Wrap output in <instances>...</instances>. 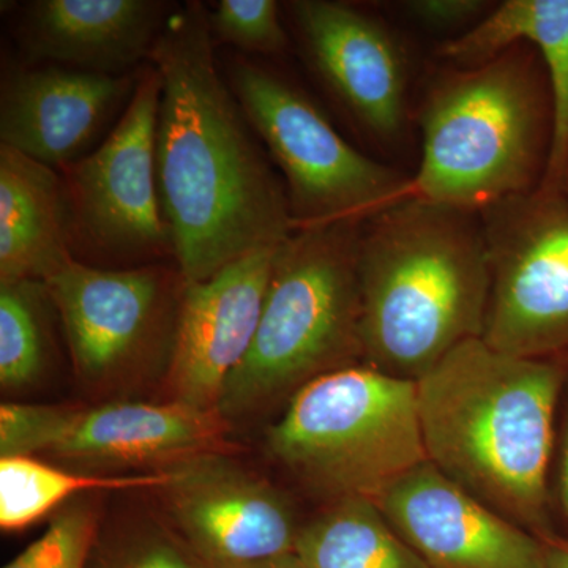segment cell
Instances as JSON below:
<instances>
[{
    "mask_svg": "<svg viewBox=\"0 0 568 568\" xmlns=\"http://www.w3.org/2000/svg\"><path fill=\"white\" fill-rule=\"evenodd\" d=\"M215 58L207 7H175L151 63L162 80L156 181L186 283L294 233L284 183Z\"/></svg>",
    "mask_w": 568,
    "mask_h": 568,
    "instance_id": "cell-1",
    "label": "cell"
},
{
    "mask_svg": "<svg viewBox=\"0 0 568 568\" xmlns=\"http://www.w3.org/2000/svg\"><path fill=\"white\" fill-rule=\"evenodd\" d=\"M567 386L568 361L462 343L417 381L428 462L532 536H556L551 466Z\"/></svg>",
    "mask_w": 568,
    "mask_h": 568,
    "instance_id": "cell-2",
    "label": "cell"
},
{
    "mask_svg": "<svg viewBox=\"0 0 568 568\" xmlns=\"http://www.w3.org/2000/svg\"><path fill=\"white\" fill-rule=\"evenodd\" d=\"M364 364L418 381L452 349L481 338L489 301L480 213L403 200L362 224Z\"/></svg>",
    "mask_w": 568,
    "mask_h": 568,
    "instance_id": "cell-3",
    "label": "cell"
},
{
    "mask_svg": "<svg viewBox=\"0 0 568 568\" xmlns=\"http://www.w3.org/2000/svg\"><path fill=\"white\" fill-rule=\"evenodd\" d=\"M418 125L420 163L405 200L478 212L536 192L552 142V99L540 54L519 41L481 65H452L426 91Z\"/></svg>",
    "mask_w": 568,
    "mask_h": 568,
    "instance_id": "cell-4",
    "label": "cell"
},
{
    "mask_svg": "<svg viewBox=\"0 0 568 568\" xmlns=\"http://www.w3.org/2000/svg\"><path fill=\"white\" fill-rule=\"evenodd\" d=\"M364 223L294 231L278 246L252 346L220 399L227 420L293 396L327 373L364 364L358 280Z\"/></svg>",
    "mask_w": 568,
    "mask_h": 568,
    "instance_id": "cell-5",
    "label": "cell"
},
{
    "mask_svg": "<svg viewBox=\"0 0 568 568\" xmlns=\"http://www.w3.org/2000/svg\"><path fill=\"white\" fill-rule=\"evenodd\" d=\"M267 446L310 488L334 500L375 503L425 463L417 381L366 364L317 377L295 392Z\"/></svg>",
    "mask_w": 568,
    "mask_h": 568,
    "instance_id": "cell-6",
    "label": "cell"
},
{
    "mask_svg": "<svg viewBox=\"0 0 568 568\" xmlns=\"http://www.w3.org/2000/svg\"><path fill=\"white\" fill-rule=\"evenodd\" d=\"M224 77L283 175L294 231L364 223L405 200L410 175L351 145L282 71L235 58Z\"/></svg>",
    "mask_w": 568,
    "mask_h": 568,
    "instance_id": "cell-7",
    "label": "cell"
},
{
    "mask_svg": "<svg viewBox=\"0 0 568 568\" xmlns=\"http://www.w3.org/2000/svg\"><path fill=\"white\" fill-rule=\"evenodd\" d=\"M160 97L162 80L151 63L102 144L59 171L69 248L78 263L134 268L174 261L156 181Z\"/></svg>",
    "mask_w": 568,
    "mask_h": 568,
    "instance_id": "cell-8",
    "label": "cell"
},
{
    "mask_svg": "<svg viewBox=\"0 0 568 568\" xmlns=\"http://www.w3.org/2000/svg\"><path fill=\"white\" fill-rule=\"evenodd\" d=\"M478 213L491 275L481 339L515 357L568 361V193L538 189Z\"/></svg>",
    "mask_w": 568,
    "mask_h": 568,
    "instance_id": "cell-9",
    "label": "cell"
},
{
    "mask_svg": "<svg viewBox=\"0 0 568 568\" xmlns=\"http://www.w3.org/2000/svg\"><path fill=\"white\" fill-rule=\"evenodd\" d=\"M231 422L179 402L0 406V457H50L102 467L173 469L227 454Z\"/></svg>",
    "mask_w": 568,
    "mask_h": 568,
    "instance_id": "cell-10",
    "label": "cell"
},
{
    "mask_svg": "<svg viewBox=\"0 0 568 568\" xmlns=\"http://www.w3.org/2000/svg\"><path fill=\"white\" fill-rule=\"evenodd\" d=\"M78 376L104 384L173 353L186 282L178 264L100 268L71 260L47 280Z\"/></svg>",
    "mask_w": 568,
    "mask_h": 568,
    "instance_id": "cell-11",
    "label": "cell"
},
{
    "mask_svg": "<svg viewBox=\"0 0 568 568\" xmlns=\"http://www.w3.org/2000/svg\"><path fill=\"white\" fill-rule=\"evenodd\" d=\"M310 70L373 140L395 142L407 122L409 55L386 21L345 2L287 3Z\"/></svg>",
    "mask_w": 568,
    "mask_h": 568,
    "instance_id": "cell-12",
    "label": "cell"
},
{
    "mask_svg": "<svg viewBox=\"0 0 568 568\" xmlns=\"http://www.w3.org/2000/svg\"><path fill=\"white\" fill-rule=\"evenodd\" d=\"M163 487L175 525L205 568L294 551L301 528L286 497L224 455L173 467Z\"/></svg>",
    "mask_w": 568,
    "mask_h": 568,
    "instance_id": "cell-13",
    "label": "cell"
},
{
    "mask_svg": "<svg viewBox=\"0 0 568 568\" xmlns=\"http://www.w3.org/2000/svg\"><path fill=\"white\" fill-rule=\"evenodd\" d=\"M375 504L432 568H541V538L497 514L428 459Z\"/></svg>",
    "mask_w": 568,
    "mask_h": 568,
    "instance_id": "cell-14",
    "label": "cell"
},
{
    "mask_svg": "<svg viewBox=\"0 0 568 568\" xmlns=\"http://www.w3.org/2000/svg\"><path fill=\"white\" fill-rule=\"evenodd\" d=\"M278 246L246 254L204 282L186 283L168 362L171 402L219 410L231 373L252 346Z\"/></svg>",
    "mask_w": 568,
    "mask_h": 568,
    "instance_id": "cell-15",
    "label": "cell"
},
{
    "mask_svg": "<svg viewBox=\"0 0 568 568\" xmlns=\"http://www.w3.org/2000/svg\"><path fill=\"white\" fill-rule=\"evenodd\" d=\"M138 74L112 77L61 65L11 71L0 95V145L61 171L88 155L125 111Z\"/></svg>",
    "mask_w": 568,
    "mask_h": 568,
    "instance_id": "cell-16",
    "label": "cell"
},
{
    "mask_svg": "<svg viewBox=\"0 0 568 568\" xmlns=\"http://www.w3.org/2000/svg\"><path fill=\"white\" fill-rule=\"evenodd\" d=\"M174 9L162 0H36L22 10L18 40L31 65L121 77L151 61Z\"/></svg>",
    "mask_w": 568,
    "mask_h": 568,
    "instance_id": "cell-17",
    "label": "cell"
},
{
    "mask_svg": "<svg viewBox=\"0 0 568 568\" xmlns=\"http://www.w3.org/2000/svg\"><path fill=\"white\" fill-rule=\"evenodd\" d=\"M519 41L532 44L547 70L552 142L540 189L568 193V0H506L463 36L444 41L439 55L454 67L491 61Z\"/></svg>",
    "mask_w": 568,
    "mask_h": 568,
    "instance_id": "cell-18",
    "label": "cell"
},
{
    "mask_svg": "<svg viewBox=\"0 0 568 568\" xmlns=\"http://www.w3.org/2000/svg\"><path fill=\"white\" fill-rule=\"evenodd\" d=\"M71 260L61 173L0 145V283L47 282Z\"/></svg>",
    "mask_w": 568,
    "mask_h": 568,
    "instance_id": "cell-19",
    "label": "cell"
},
{
    "mask_svg": "<svg viewBox=\"0 0 568 568\" xmlns=\"http://www.w3.org/2000/svg\"><path fill=\"white\" fill-rule=\"evenodd\" d=\"M295 552L310 568H432L362 497L334 500L301 528Z\"/></svg>",
    "mask_w": 568,
    "mask_h": 568,
    "instance_id": "cell-20",
    "label": "cell"
},
{
    "mask_svg": "<svg viewBox=\"0 0 568 568\" xmlns=\"http://www.w3.org/2000/svg\"><path fill=\"white\" fill-rule=\"evenodd\" d=\"M173 470L144 476H85L33 457H0V528L21 530L54 510L67 497L88 491L166 487Z\"/></svg>",
    "mask_w": 568,
    "mask_h": 568,
    "instance_id": "cell-21",
    "label": "cell"
},
{
    "mask_svg": "<svg viewBox=\"0 0 568 568\" xmlns=\"http://www.w3.org/2000/svg\"><path fill=\"white\" fill-rule=\"evenodd\" d=\"M47 283L40 280L0 283V384L6 390L32 386L50 353V312Z\"/></svg>",
    "mask_w": 568,
    "mask_h": 568,
    "instance_id": "cell-22",
    "label": "cell"
},
{
    "mask_svg": "<svg viewBox=\"0 0 568 568\" xmlns=\"http://www.w3.org/2000/svg\"><path fill=\"white\" fill-rule=\"evenodd\" d=\"M209 28L215 44L245 54L282 55L290 50L282 7L275 0H220L209 9Z\"/></svg>",
    "mask_w": 568,
    "mask_h": 568,
    "instance_id": "cell-23",
    "label": "cell"
},
{
    "mask_svg": "<svg viewBox=\"0 0 568 568\" xmlns=\"http://www.w3.org/2000/svg\"><path fill=\"white\" fill-rule=\"evenodd\" d=\"M99 517L89 504H73L55 515L47 532L3 568H88Z\"/></svg>",
    "mask_w": 568,
    "mask_h": 568,
    "instance_id": "cell-24",
    "label": "cell"
},
{
    "mask_svg": "<svg viewBox=\"0 0 568 568\" xmlns=\"http://www.w3.org/2000/svg\"><path fill=\"white\" fill-rule=\"evenodd\" d=\"M88 568H196L178 545L164 537H140L95 549Z\"/></svg>",
    "mask_w": 568,
    "mask_h": 568,
    "instance_id": "cell-25",
    "label": "cell"
},
{
    "mask_svg": "<svg viewBox=\"0 0 568 568\" xmlns=\"http://www.w3.org/2000/svg\"><path fill=\"white\" fill-rule=\"evenodd\" d=\"M495 3L485 0H406L399 9L428 32L466 33L489 13ZM455 39V37H454Z\"/></svg>",
    "mask_w": 568,
    "mask_h": 568,
    "instance_id": "cell-26",
    "label": "cell"
},
{
    "mask_svg": "<svg viewBox=\"0 0 568 568\" xmlns=\"http://www.w3.org/2000/svg\"><path fill=\"white\" fill-rule=\"evenodd\" d=\"M562 405V420H560L559 433L556 435V473L551 481V503L556 529L560 519L566 525L560 536L568 537V386Z\"/></svg>",
    "mask_w": 568,
    "mask_h": 568,
    "instance_id": "cell-27",
    "label": "cell"
},
{
    "mask_svg": "<svg viewBox=\"0 0 568 568\" xmlns=\"http://www.w3.org/2000/svg\"><path fill=\"white\" fill-rule=\"evenodd\" d=\"M541 541H544L541 568H568V537L556 534Z\"/></svg>",
    "mask_w": 568,
    "mask_h": 568,
    "instance_id": "cell-28",
    "label": "cell"
},
{
    "mask_svg": "<svg viewBox=\"0 0 568 568\" xmlns=\"http://www.w3.org/2000/svg\"><path fill=\"white\" fill-rule=\"evenodd\" d=\"M213 568H310L297 552L290 551L283 555L271 556V558L253 560V562L237 564V566L213 567Z\"/></svg>",
    "mask_w": 568,
    "mask_h": 568,
    "instance_id": "cell-29",
    "label": "cell"
}]
</instances>
